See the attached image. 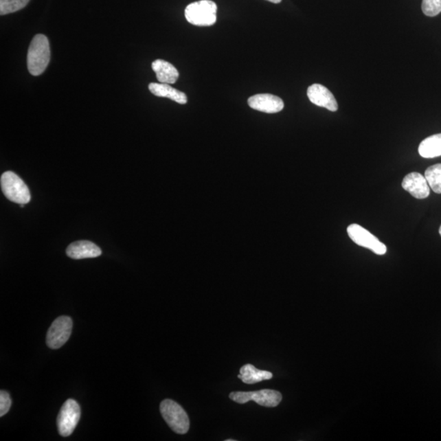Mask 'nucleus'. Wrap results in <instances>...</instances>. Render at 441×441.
Masks as SVG:
<instances>
[{
    "label": "nucleus",
    "mask_w": 441,
    "mask_h": 441,
    "mask_svg": "<svg viewBox=\"0 0 441 441\" xmlns=\"http://www.w3.org/2000/svg\"><path fill=\"white\" fill-rule=\"evenodd\" d=\"M267 1H269L273 3H280L281 1H282V0H267Z\"/></svg>",
    "instance_id": "21"
},
{
    "label": "nucleus",
    "mask_w": 441,
    "mask_h": 441,
    "mask_svg": "<svg viewBox=\"0 0 441 441\" xmlns=\"http://www.w3.org/2000/svg\"><path fill=\"white\" fill-rule=\"evenodd\" d=\"M152 70L157 74L159 83L172 84H175L179 78V72L170 63L161 59L155 60L152 63Z\"/></svg>",
    "instance_id": "13"
},
{
    "label": "nucleus",
    "mask_w": 441,
    "mask_h": 441,
    "mask_svg": "<svg viewBox=\"0 0 441 441\" xmlns=\"http://www.w3.org/2000/svg\"><path fill=\"white\" fill-rule=\"evenodd\" d=\"M73 322L71 317H60L52 324L47 331L46 343L51 349H58L70 339Z\"/></svg>",
    "instance_id": "7"
},
{
    "label": "nucleus",
    "mask_w": 441,
    "mask_h": 441,
    "mask_svg": "<svg viewBox=\"0 0 441 441\" xmlns=\"http://www.w3.org/2000/svg\"><path fill=\"white\" fill-rule=\"evenodd\" d=\"M440 231V236H441V226H440V231Z\"/></svg>",
    "instance_id": "22"
},
{
    "label": "nucleus",
    "mask_w": 441,
    "mask_h": 441,
    "mask_svg": "<svg viewBox=\"0 0 441 441\" xmlns=\"http://www.w3.org/2000/svg\"><path fill=\"white\" fill-rule=\"evenodd\" d=\"M425 177L432 191L441 194V163L428 168L425 172Z\"/></svg>",
    "instance_id": "17"
},
{
    "label": "nucleus",
    "mask_w": 441,
    "mask_h": 441,
    "mask_svg": "<svg viewBox=\"0 0 441 441\" xmlns=\"http://www.w3.org/2000/svg\"><path fill=\"white\" fill-rule=\"evenodd\" d=\"M249 106L253 110L263 113L275 114L284 109V104L280 98L272 94H257L250 97Z\"/></svg>",
    "instance_id": "9"
},
{
    "label": "nucleus",
    "mask_w": 441,
    "mask_h": 441,
    "mask_svg": "<svg viewBox=\"0 0 441 441\" xmlns=\"http://www.w3.org/2000/svg\"><path fill=\"white\" fill-rule=\"evenodd\" d=\"M149 90L155 96L170 98L172 101L181 104V105L188 103L187 95L179 90L172 88L170 84L151 83L149 84Z\"/></svg>",
    "instance_id": "14"
},
{
    "label": "nucleus",
    "mask_w": 441,
    "mask_h": 441,
    "mask_svg": "<svg viewBox=\"0 0 441 441\" xmlns=\"http://www.w3.org/2000/svg\"><path fill=\"white\" fill-rule=\"evenodd\" d=\"M11 405L10 395L6 391L0 392V416L3 417L10 411Z\"/></svg>",
    "instance_id": "20"
},
{
    "label": "nucleus",
    "mask_w": 441,
    "mask_h": 441,
    "mask_svg": "<svg viewBox=\"0 0 441 441\" xmlns=\"http://www.w3.org/2000/svg\"><path fill=\"white\" fill-rule=\"evenodd\" d=\"M81 410L75 400L69 399L60 408L58 416V429L63 438L71 436L80 419Z\"/></svg>",
    "instance_id": "6"
},
{
    "label": "nucleus",
    "mask_w": 441,
    "mask_h": 441,
    "mask_svg": "<svg viewBox=\"0 0 441 441\" xmlns=\"http://www.w3.org/2000/svg\"><path fill=\"white\" fill-rule=\"evenodd\" d=\"M422 10L427 16H436L441 12V0H422Z\"/></svg>",
    "instance_id": "19"
},
{
    "label": "nucleus",
    "mask_w": 441,
    "mask_h": 441,
    "mask_svg": "<svg viewBox=\"0 0 441 441\" xmlns=\"http://www.w3.org/2000/svg\"><path fill=\"white\" fill-rule=\"evenodd\" d=\"M230 399L236 402L238 404H245L250 400L256 402L259 405L263 407H276L282 400V395L278 391L270 390V389H263L258 392H231L229 395Z\"/></svg>",
    "instance_id": "5"
},
{
    "label": "nucleus",
    "mask_w": 441,
    "mask_h": 441,
    "mask_svg": "<svg viewBox=\"0 0 441 441\" xmlns=\"http://www.w3.org/2000/svg\"><path fill=\"white\" fill-rule=\"evenodd\" d=\"M50 47L44 34H36L30 43L27 54L28 71L34 76H41L50 62Z\"/></svg>",
    "instance_id": "1"
},
{
    "label": "nucleus",
    "mask_w": 441,
    "mask_h": 441,
    "mask_svg": "<svg viewBox=\"0 0 441 441\" xmlns=\"http://www.w3.org/2000/svg\"><path fill=\"white\" fill-rule=\"evenodd\" d=\"M418 152L423 158H435L441 155V133L426 138L418 147Z\"/></svg>",
    "instance_id": "16"
},
{
    "label": "nucleus",
    "mask_w": 441,
    "mask_h": 441,
    "mask_svg": "<svg viewBox=\"0 0 441 441\" xmlns=\"http://www.w3.org/2000/svg\"><path fill=\"white\" fill-rule=\"evenodd\" d=\"M309 100L318 106L326 108L328 111H336L339 109L338 102L326 87L319 84H315L308 89Z\"/></svg>",
    "instance_id": "10"
},
{
    "label": "nucleus",
    "mask_w": 441,
    "mask_h": 441,
    "mask_svg": "<svg viewBox=\"0 0 441 441\" xmlns=\"http://www.w3.org/2000/svg\"><path fill=\"white\" fill-rule=\"evenodd\" d=\"M218 7L211 0H201L185 8V16L188 23L197 27H210L217 21Z\"/></svg>",
    "instance_id": "2"
},
{
    "label": "nucleus",
    "mask_w": 441,
    "mask_h": 441,
    "mask_svg": "<svg viewBox=\"0 0 441 441\" xmlns=\"http://www.w3.org/2000/svg\"><path fill=\"white\" fill-rule=\"evenodd\" d=\"M348 234L354 243L369 249L376 254L384 255L387 253V246L360 225H350L348 227Z\"/></svg>",
    "instance_id": "8"
},
{
    "label": "nucleus",
    "mask_w": 441,
    "mask_h": 441,
    "mask_svg": "<svg viewBox=\"0 0 441 441\" xmlns=\"http://www.w3.org/2000/svg\"><path fill=\"white\" fill-rule=\"evenodd\" d=\"M1 189L4 196L16 204H27L30 201L29 188L23 180L14 172H4L0 179Z\"/></svg>",
    "instance_id": "4"
},
{
    "label": "nucleus",
    "mask_w": 441,
    "mask_h": 441,
    "mask_svg": "<svg viewBox=\"0 0 441 441\" xmlns=\"http://www.w3.org/2000/svg\"><path fill=\"white\" fill-rule=\"evenodd\" d=\"M29 1L30 0H0V14L7 15L23 10Z\"/></svg>",
    "instance_id": "18"
},
{
    "label": "nucleus",
    "mask_w": 441,
    "mask_h": 441,
    "mask_svg": "<svg viewBox=\"0 0 441 441\" xmlns=\"http://www.w3.org/2000/svg\"><path fill=\"white\" fill-rule=\"evenodd\" d=\"M67 254L72 259L93 258L101 256L102 250L93 242L88 240H80L74 242L68 246Z\"/></svg>",
    "instance_id": "12"
},
{
    "label": "nucleus",
    "mask_w": 441,
    "mask_h": 441,
    "mask_svg": "<svg viewBox=\"0 0 441 441\" xmlns=\"http://www.w3.org/2000/svg\"><path fill=\"white\" fill-rule=\"evenodd\" d=\"M161 413L171 429L177 434L188 433L190 428V420L187 412L177 402L166 399L161 402Z\"/></svg>",
    "instance_id": "3"
},
{
    "label": "nucleus",
    "mask_w": 441,
    "mask_h": 441,
    "mask_svg": "<svg viewBox=\"0 0 441 441\" xmlns=\"http://www.w3.org/2000/svg\"><path fill=\"white\" fill-rule=\"evenodd\" d=\"M238 378L246 384H255L271 379L273 374L269 371L258 370L253 365L248 364L241 368Z\"/></svg>",
    "instance_id": "15"
},
{
    "label": "nucleus",
    "mask_w": 441,
    "mask_h": 441,
    "mask_svg": "<svg viewBox=\"0 0 441 441\" xmlns=\"http://www.w3.org/2000/svg\"><path fill=\"white\" fill-rule=\"evenodd\" d=\"M402 188L415 198L422 200L429 196L430 187L425 176L418 172H411L402 181Z\"/></svg>",
    "instance_id": "11"
}]
</instances>
